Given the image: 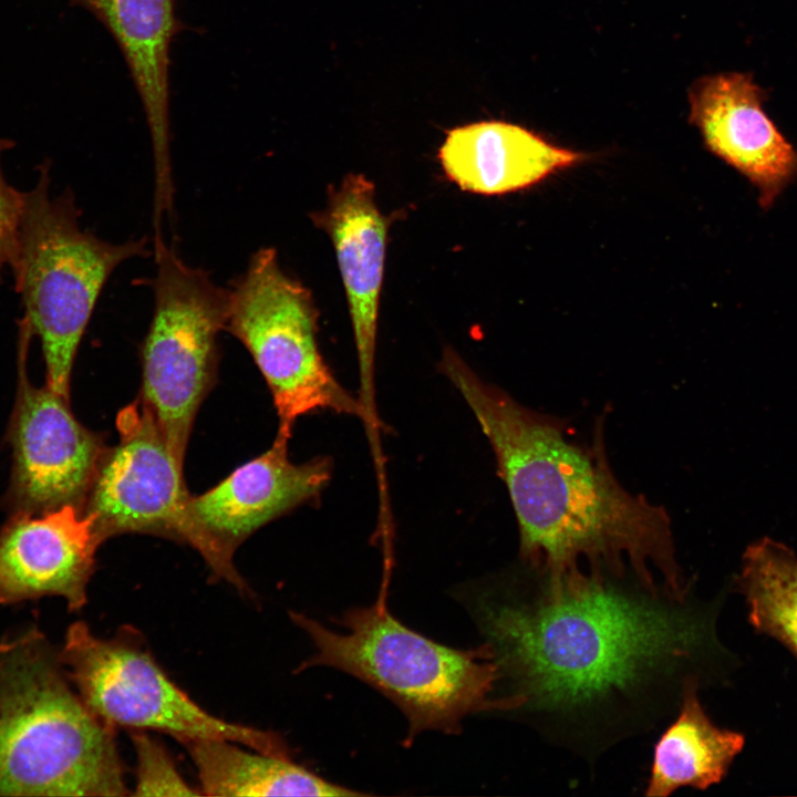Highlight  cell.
<instances>
[{
	"label": "cell",
	"instance_id": "d6986e66",
	"mask_svg": "<svg viewBox=\"0 0 797 797\" xmlns=\"http://www.w3.org/2000/svg\"><path fill=\"white\" fill-rule=\"evenodd\" d=\"M737 582L752 625L797 659V555L782 542L760 539L745 550Z\"/></svg>",
	"mask_w": 797,
	"mask_h": 797
},
{
	"label": "cell",
	"instance_id": "6da1fadb",
	"mask_svg": "<svg viewBox=\"0 0 797 797\" xmlns=\"http://www.w3.org/2000/svg\"><path fill=\"white\" fill-rule=\"evenodd\" d=\"M525 567L515 588L477 600L476 619L519 710L576 751L594 755L656 725L722 651L690 592L580 566Z\"/></svg>",
	"mask_w": 797,
	"mask_h": 797
},
{
	"label": "cell",
	"instance_id": "3957f363",
	"mask_svg": "<svg viewBox=\"0 0 797 797\" xmlns=\"http://www.w3.org/2000/svg\"><path fill=\"white\" fill-rule=\"evenodd\" d=\"M115 732L84 704L37 624L1 638L0 796L128 795Z\"/></svg>",
	"mask_w": 797,
	"mask_h": 797
},
{
	"label": "cell",
	"instance_id": "e0dca14e",
	"mask_svg": "<svg viewBox=\"0 0 797 797\" xmlns=\"http://www.w3.org/2000/svg\"><path fill=\"white\" fill-rule=\"evenodd\" d=\"M188 752L206 796H365L333 784L291 756H279L225 738L195 737L179 742Z\"/></svg>",
	"mask_w": 797,
	"mask_h": 797
},
{
	"label": "cell",
	"instance_id": "44dd1931",
	"mask_svg": "<svg viewBox=\"0 0 797 797\" xmlns=\"http://www.w3.org/2000/svg\"><path fill=\"white\" fill-rule=\"evenodd\" d=\"M15 143L0 138V286L7 270L15 272L20 256V222L23 209V192L11 186L1 167L2 154Z\"/></svg>",
	"mask_w": 797,
	"mask_h": 797
},
{
	"label": "cell",
	"instance_id": "5bb4252c",
	"mask_svg": "<svg viewBox=\"0 0 797 797\" xmlns=\"http://www.w3.org/2000/svg\"><path fill=\"white\" fill-rule=\"evenodd\" d=\"M99 20L118 45L139 95L154 164L153 221L173 214L170 44L184 24L175 0H66Z\"/></svg>",
	"mask_w": 797,
	"mask_h": 797
},
{
	"label": "cell",
	"instance_id": "7a4b0ae2",
	"mask_svg": "<svg viewBox=\"0 0 797 797\" xmlns=\"http://www.w3.org/2000/svg\"><path fill=\"white\" fill-rule=\"evenodd\" d=\"M439 371L463 396L495 455L519 530L524 563L632 575L690 591L662 506L627 490L601 442L571 439L559 418L524 406L478 376L452 348Z\"/></svg>",
	"mask_w": 797,
	"mask_h": 797
},
{
	"label": "cell",
	"instance_id": "9c48e42d",
	"mask_svg": "<svg viewBox=\"0 0 797 797\" xmlns=\"http://www.w3.org/2000/svg\"><path fill=\"white\" fill-rule=\"evenodd\" d=\"M118 444L105 451L82 507L102 544L127 532L187 544L204 558L214 577L250 593L248 584L220 552L192 510L183 462L169 447L153 412L142 401L116 417Z\"/></svg>",
	"mask_w": 797,
	"mask_h": 797
},
{
	"label": "cell",
	"instance_id": "8992f818",
	"mask_svg": "<svg viewBox=\"0 0 797 797\" xmlns=\"http://www.w3.org/2000/svg\"><path fill=\"white\" fill-rule=\"evenodd\" d=\"M318 320L311 291L282 269L272 247L251 255L228 289L225 330L252 356L272 395L277 435L287 438L300 416L318 411L365 420L359 398L339 383L322 356Z\"/></svg>",
	"mask_w": 797,
	"mask_h": 797
},
{
	"label": "cell",
	"instance_id": "ba28073f",
	"mask_svg": "<svg viewBox=\"0 0 797 797\" xmlns=\"http://www.w3.org/2000/svg\"><path fill=\"white\" fill-rule=\"evenodd\" d=\"M60 658L89 710L113 729L163 732L182 742L225 738L265 753L290 756L282 738L209 714L177 686L132 628L111 638L95 635L83 621L64 635Z\"/></svg>",
	"mask_w": 797,
	"mask_h": 797
},
{
	"label": "cell",
	"instance_id": "2e32d148",
	"mask_svg": "<svg viewBox=\"0 0 797 797\" xmlns=\"http://www.w3.org/2000/svg\"><path fill=\"white\" fill-rule=\"evenodd\" d=\"M584 158L583 153L503 121L457 126L447 133L438 151L446 177L462 190L484 196L531 187Z\"/></svg>",
	"mask_w": 797,
	"mask_h": 797
},
{
	"label": "cell",
	"instance_id": "277c9868",
	"mask_svg": "<svg viewBox=\"0 0 797 797\" xmlns=\"http://www.w3.org/2000/svg\"><path fill=\"white\" fill-rule=\"evenodd\" d=\"M392 560L384 571L376 600L355 607L333 631L302 613L291 620L311 639L314 653L298 671L330 666L371 685L390 698L407 720L405 744L425 731L459 733L462 721L493 711L519 710V696L495 697L500 670L488 643L459 650L437 643L404 625L387 607Z\"/></svg>",
	"mask_w": 797,
	"mask_h": 797
},
{
	"label": "cell",
	"instance_id": "4fadbf2b",
	"mask_svg": "<svg viewBox=\"0 0 797 797\" xmlns=\"http://www.w3.org/2000/svg\"><path fill=\"white\" fill-rule=\"evenodd\" d=\"M100 545L91 517L75 506L14 514L0 530V604L59 597L69 611L81 610Z\"/></svg>",
	"mask_w": 797,
	"mask_h": 797
},
{
	"label": "cell",
	"instance_id": "7c38bea8",
	"mask_svg": "<svg viewBox=\"0 0 797 797\" xmlns=\"http://www.w3.org/2000/svg\"><path fill=\"white\" fill-rule=\"evenodd\" d=\"M689 101L708 151L747 178L769 209L797 180V149L765 113L760 87L749 74H715L698 80Z\"/></svg>",
	"mask_w": 797,
	"mask_h": 797
},
{
	"label": "cell",
	"instance_id": "52a82bcc",
	"mask_svg": "<svg viewBox=\"0 0 797 797\" xmlns=\"http://www.w3.org/2000/svg\"><path fill=\"white\" fill-rule=\"evenodd\" d=\"M152 242L154 308L142 346V401L184 463L196 413L214 380L228 289L185 262L163 236Z\"/></svg>",
	"mask_w": 797,
	"mask_h": 797
},
{
	"label": "cell",
	"instance_id": "30bf717a",
	"mask_svg": "<svg viewBox=\"0 0 797 797\" xmlns=\"http://www.w3.org/2000/svg\"><path fill=\"white\" fill-rule=\"evenodd\" d=\"M19 379L9 439L13 466L8 501L14 514L82 509L104 454L99 435L84 427L70 400L34 386L27 371L30 329L19 321Z\"/></svg>",
	"mask_w": 797,
	"mask_h": 797
},
{
	"label": "cell",
	"instance_id": "ac0fdd59",
	"mask_svg": "<svg viewBox=\"0 0 797 797\" xmlns=\"http://www.w3.org/2000/svg\"><path fill=\"white\" fill-rule=\"evenodd\" d=\"M689 684L675 720L658 739L645 795L666 797L682 787L704 790L718 784L742 752L743 734L716 726Z\"/></svg>",
	"mask_w": 797,
	"mask_h": 797
},
{
	"label": "cell",
	"instance_id": "8fae6325",
	"mask_svg": "<svg viewBox=\"0 0 797 797\" xmlns=\"http://www.w3.org/2000/svg\"><path fill=\"white\" fill-rule=\"evenodd\" d=\"M310 217L333 245L356 350L359 401L370 441H376L381 423L374 395L375 349L391 217L380 210L374 184L358 173L329 186L324 207Z\"/></svg>",
	"mask_w": 797,
	"mask_h": 797
},
{
	"label": "cell",
	"instance_id": "ffe728a7",
	"mask_svg": "<svg viewBox=\"0 0 797 797\" xmlns=\"http://www.w3.org/2000/svg\"><path fill=\"white\" fill-rule=\"evenodd\" d=\"M132 741L136 752V785L138 796H194L201 795L180 775L176 764L164 746L145 731H134Z\"/></svg>",
	"mask_w": 797,
	"mask_h": 797
},
{
	"label": "cell",
	"instance_id": "5b68a950",
	"mask_svg": "<svg viewBox=\"0 0 797 797\" xmlns=\"http://www.w3.org/2000/svg\"><path fill=\"white\" fill-rule=\"evenodd\" d=\"M50 161L23 192L19 265L13 273L20 319L39 338L46 386L70 400L74 360L99 298L124 261L148 255L147 240L105 241L83 229L70 188L50 195Z\"/></svg>",
	"mask_w": 797,
	"mask_h": 797
},
{
	"label": "cell",
	"instance_id": "9a60e30c",
	"mask_svg": "<svg viewBox=\"0 0 797 797\" xmlns=\"http://www.w3.org/2000/svg\"><path fill=\"white\" fill-rule=\"evenodd\" d=\"M289 438L277 435L269 449L238 467L206 493L192 497V510L234 563V553L252 532L317 498L331 479L332 463L317 457L294 464Z\"/></svg>",
	"mask_w": 797,
	"mask_h": 797
}]
</instances>
